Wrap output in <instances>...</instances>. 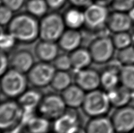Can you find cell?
Returning a JSON list of instances; mask_svg holds the SVG:
<instances>
[{
	"label": "cell",
	"instance_id": "6da1fadb",
	"mask_svg": "<svg viewBox=\"0 0 134 133\" xmlns=\"http://www.w3.org/2000/svg\"><path fill=\"white\" fill-rule=\"evenodd\" d=\"M8 32L17 42L32 43L40 37V22L30 14H21L14 16L8 25Z\"/></svg>",
	"mask_w": 134,
	"mask_h": 133
},
{
	"label": "cell",
	"instance_id": "7a4b0ae2",
	"mask_svg": "<svg viewBox=\"0 0 134 133\" xmlns=\"http://www.w3.org/2000/svg\"><path fill=\"white\" fill-rule=\"evenodd\" d=\"M111 107L108 93L98 89L86 93L81 107L86 115L94 118L105 116Z\"/></svg>",
	"mask_w": 134,
	"mask_h": 133
},
{
	"label": "cell",
	"instance_id": "3957f363",
	"mask_svg": "<svg viewBox=\"0 0 134 133\" xmlns=\"http://www.w3.org/2000/svg\"><path fill=\"white\" fill-rule=\"evenodd\" d=\"M28 83L27 76L24 73L11 68L1 75L2 93L10 99L18 98L27 90Z\"/></svg>",
	"mask_w": 134,
	"mask_h": 133
},
{
	"label": "cell",
	"instance_id": "277c9868",
	"mask_svg": "<svg viewBox=\"0 0 134 133\" xmlns=\"http://www.w3.org/2000/svg\"><path fill=\"white\" fill-rule=\"evenodd\" d=\"M65 27L63 16L54 13L47 14L40 22V38L45 41L58 42Z\"/></svg>",
	"mask_w": 134,
	"mask_h": 133
},
{
	"label": "cell",
	"instance_id": "5b68a950",
	"mask_svg": "<svg viewBox=\"0 0 134 133\" xmlns=\"http://www.w3.org/2000/svg\"><path fill=\"white\" fill-rule=\"evenodd\" d=\"M23 109L13 99L2 101L0 105V127L3 131L15 129L22 123Z\"/></svg>",
	"mask_w": 134,
	"mask_h": 133
},
{
	"label": "cell",
	"instance_id": "8992f818",
	"mask_svg": "<svg viewBox=\"0 0 134 133\" xmlns=\"http://www.w3.org/2000/svg\"><path fill=\"white\" fill-rule=\"evenodd\" d=\"M115 49L112 38L107 35L97 37L88 48L93 62L97 64L109 62L113 58Z\"/></svg>",
	"mask_w": 134,
	"mask_h": 133
},
{
	"label": "cell",
	"instance_id": "52a82bcc",
	"mask_svg": "<svg viewBox=\"0 0 134 133\" xmlns=\"http://www.w3.org/2000/svg\"><path fill=\"white\" fill-rule=\"evenodd\" d=\"M66 108L61 95L49 94L43 96L37 110L39 115L54 121L65 112Z\"/></svg>",
	"mask_w": 134,
	"mask_h": 133
},
{
	"label": "cell",
	"instance_id": "ba28073f",
	"mask_svg": "<svg viewBox=\"0 0 134 133\" xmlns=\"http://www.w3.org/2000/svg\"><path fill=\"white\" fill-rule=\"evenodd\" d=\"M57 70L50 63H35L27 73L28 83L35 88H43L51 84Z\"/></svg>",
	"mask_w": 134,
	"mask_h": 133
},
{
	"label": "cell",
	"instance_id": "9c48e42d",
	"mask_svg": "<svg viewBox=\"0 0 134 133\" xmlns=\"http://www.w3.org/2000/svg\"><path fill=\"white\" fill-rule=\"evenodd\" d=\"M83 12L85 26L88 29L99 31L107 27L106 23L109 13L106 6L97 3L91 4L86 7Z\"/></svg>",
	"mask_w": 134,
	"mask_h": 133
},
{
	"label": "cell",
	"instance_id": "30bf717a",
	"mask_svg": "<svg viewBox=\"0 0 134 133\" xmlns=\"http://www.w3.org/2000/svg\"><path fill=\"white\" fill-rule=\"evenodd\" d=\"M111 120L116 132L130 133L134 130V107L127 105L116 108Z\"/></svg>",
	"mask_w": 134,
	"mask_h": 133
},
{
	"label": "cell",
	"instance_id": "8fae6325",
	"mask_svg": "<svg viewBox=\"0 0 134 133\" xmlns=\"http://www.w3.org/2000/svg\"><path fill=\"white\" fill-rule=\"evenodd\" d=\"M75 74V84L86 92L98 89L100 86V75L95 69L87 68L76 70Z\"/></svg>",
	"mask_w": 134,
	"mask_h": 133
},
{
	"label": "cell",
	"instance_id": "7c38bea8",
	"mask_svg": "<svg viewBox=\"0 0 134 133\" xmlns=\"http://www.w3.org/2000/svg\"><path fill=\"white\" fill-rule=\"evenodd\" d=\"M75 109L69 108L53 121L52 129L56 133H73L80 127V119Z\"/></svg>",
	"mask_w": 134,
	"mask_h": 133
},
{
	"label": "cell",
	"instance_id": "4fadbf2b",
	"mask_svg": "<svg viewBox=\"0 0 134 133\" xmlns=\"http://www.w3.org/2000/svg\"><path fill=\"white\" fill-rule=\"evenodd\" d=\"M132 22L128 13L114 11L109 14L106 27L109 32L114 34L128 32L132 27Z\"/></svg>",
	"mask_w": 134,
	"mask_h": 133
},
{
	"label": "cell",
	"instance_id": "5bb4252c",
	"mask_svg": "<svg viewBox=\"0 0 134 133\" xmlns=\"http://www.w3.org/2000/svg\"><path fill=\"white\" fill-rule=\"evenodd\" d=\"M9 60L11 68L24 74H27L35 64L32 53L27 49L14 52L9 57Z\"/></svg>",
	"mask_w": 134,
	"mask_h": 133
},
{
	"label": "cell",
	"instance_id": "9a60e30c",
	"mask_svg": "<svg viewBox=\"0 0 134 133\" xmlns=\"http://www.w3.org/2000/svg\"><path fill=\"white\" fill-rule=\"evenodd\" d=\"M122 65L116 59L113 65L110 64L108 68L104 70L100 75V86L107 92L115 88L119 85L120 77L119 73Z\"/></svg>",
	"mask_w": 134,
	"mask_h": 133
},
{
	"label": "cell",
	"instance_id": "2e32d148",
	"mask_svg": "<svg viewBox=\"0 0 134 133\" xmlns=\"http://www.w3.org/2000/svg\"><path fill=\"white\" fill-rule=\"evenodd\" d=\"M59 47L55 42L41 39L35 47V55L40 62L50 63L58 55Z\"/></svg>",
	"mask_w": 134,
	"mask_h": 133
},
{
	"label": "cell",
	"instance_id": "e0dca14e",
	"mask_svg": "<svg viewBox=\"0 0 134 133\" xmlns=\"http://www.w3.org/2000/svg\"><path fill=\"white\" fill-rule=\"evenodd\" d=\"M86 93V92L78 85L72 84L61 92V96L67 107L76 109L82 107Z\"/></svg>",
	"mask_w": 134,
	"mask_h": 133
},
{
	"label": "cell",
	"instance_id": "ac0fdd59",
	"mask_svg": "<svg viewBox=\"0 0 134 133\" xmlns=\"http://www.w3.org/2000/svg\"><path fill=\"white\" fill-rule=\"evenodd\" d=\"M82 42V37L78 30H65L58 41V46L64 51L72 52L77 49Z\"/></svg>",
	"mask_w": 134,
	"mask_h": 133
},
{
	"label": "cell",
	"instance_id": "d6986e66",
	"mask_svg": "<svg viewBox=\"0 0 134 133\" xmlns=\"http://www.w3.org/2000/svg\"><path fill=\"white\" fill-rule=\"evenodd\" d=\"M43 96L37 89H27L18 98L17 101L24 112L34 113L38 108Z\"/></svg>",
	"mask_w": 134,
	"mask_h": 133
},
{
	"label": "cell",
	"instance_id": "ffe728a7",
	"mask_svg": "<svg viewBox=\"0 0 134 133\" xmlns=\"http://www.w3.org/2000/svg\"><path fill=\"white\" fill-rule=\"evenodd\" d=\"M107 93L111 106L116 108L129 105L132 100V91L121 84Z\"/></svg>",
	"mask_w": 134,
	"mask_h": 133
},
{
	"label": "cell",
	"instance_id": "44dd1931",
	"mask_svg": "<svg viewBox=\"0 0 134 133\" xmlns=\"http://www.w3.org/2000/svg\"><path fill=\"white\" fill-rule=\"evenodd\" d=\"M87 133H115L111 118L105 116L91 118L85 128Z\"/></svg>",
	"mask_w": 134,
	"mask_h": 133
},
{
	"label": "cell",
	"instance_id": "7402d4cb",
	"mask_svg": "<svg viewBox=\"0 0 134 133\" xmlns=\"http://www.w3.org/2000/svg\"><path fill=\"white\" fill-rule=\"evenodd\" d=\"M51 121L42 116H30L24 120L23 124L28 133H49Z\"/></svg>",
	"mask_w": 134,
	"mask_h": 133
},
{
	"label": "cell",
	"instance_id": "603a6c76",
	"mask_svg": "<svg viewBox=\"0 0 134 133\" xmlns=\"http://www.w3.org/2000/svg\"><path fill=\"white\" fill-rule=\"evenodd\" d=\"M70 56L72 66L76 70H79L89 67L93 61L89 50L79 47L71 52Z\"/></svg>",
	"mask_w": 134,
	"mask_h": 133
},
{
	"label": "cell",
	"instance_id": "cb8c5ba5",
	"mask_svg": "<svg viewBox=\"0 0 134 133\" xmlns=\"http://www.w3.org/2000/svg\"><path fill=\"white\" fill-rule=\"evenodd\" d=\"M64 21L68 29L78 30L85 26L84 12L81 11L77 7L67 10L63 16Z\"/></svg>",
	"mask_w": 134,
	"mask_h": 133
},
{
	"label": "cell",
	"instance_id": "d4e9b609",
	"mask_svg": "<svg viewBox=\"0 0 134 133\" xmlns=\"http://www.w3.org/2000/svg\"><path fill=\"white\" fill-rule=\"evenodd\" d=\"M72 83V79L68 71L57 70L51 81L50 86L56 92H62Z\"/></svg>",
	"mask_w": 134,
	"mask_h": 133
},
{
	"label": "cell",
	"instance_id": "484cf974",
	"mask_svg": "<svg viewBox=\"0 0 134 133\" xmlns=\"http://www.w3.org/2000/svg\"><path fill=\"white\" fill-rule=\"evenodd\" d=\"M48 8L49 7L45 0H28L26 4L28 13L36 18L45 16Z\"/></svg>",
	"mask_w": 134,
	"mask_h": 133
},
{
	"label": "cell",
	"instance_id": "4316f807",
	"mask_svg": "<svg viewBox=\"0 0 134 133\" xmlns=\"http://www.w3.org/2000/svg\"><path fill=\"white\" fill-rule=\"evenodd\" d=\"M119 77L122 85L134 92V64L122 66L119 73Z\"/></svg>",
	"mask_w": 134,
	"mask_h": 133
},
{
	"label": "cell",
	"instance_id": "83f0119b",
	"mask_svg": "<svg viewBox=\"0 0 134 133\" xmlns=\"http://www.w3.org/2000/svg\"><path fill=\"white\" fill-rule=\"evenodd\" d=\"M111 38L115 47L118 51L132 46L133 37L128 32L115 33Z\"/></svg>",
	"mask_w": 134,
	"mask_h": 133
},
{
	"label": "cell",
	"instance_id": "f1b7e54d",
	"mask_svg": "<svg viewBox=\"0 0 134 133\" xmlns=\"http://www.w3.org/2000/svg\"><path fill=\"white\" fill-rule=\"evenodd\" d=\"M116 59L122 66L134 64V46H130L118 50Z\"/></svg>",
	"mask_w": 134,
	"mask_h": 133
},
{
	"label": "cell",
	"instance_id": "f546056e",
	"mask_svg": "<svg viewBox=\"0 0 134 133\" xmlns=\"http://www.w3.org/2000/svg\"><path fill=\"white\" fill-rule=\"evenodd\" d=\"M53 66L57 70L68 71L72 68L69 55L58 54L53 61Z\"/></svg>",
	"mask_w": 134,
	"mask_h": 133
},
{
	"label": "cell",
	"instance_id": "4dcf8cb0",
	"mask_svg": "<svg viewBox=\"0 0 134 133\" xmlns=\"http://www.w3.org/2000/svg\"><path fill=\"white\" fill-rule=\"evenodd\" d=\"M17 42L13 35L10 33L4 32L1 29V39H0V46H1V51L7 52V51L13 48L15 46V43Z\"/></svg>",
	"mask_w": 134,
	"mask_h": 133
},
{
	"label": "cell",
	"instance_id": "1f68e13d",
	"mask_svg": "<svg viewBox=\"0 0 134 133\" xmlns=\"http://www.w3.org/2000/svg\"><path fill=\"white\" fill-rule=\"evenodd\" d=\"M111 4L114 11L128 13L134 7V0H112Z\"/></svg>",
	"mask_w": 134,
	"mask_h": 133
},
{
	"label": "cell",
	"instance_id": "d6a6232c",
	"mask_svg": "<svg viewBox=\"0 0 134 133\" xmlns=\"http://www.w3.org/2000/svg\"><path fill=\"white\" fill-rule=\"evenodd\" d=\"M14 11L6 6L2 5L0 8V22L2 27L8 25L14 18Z\"/></svg>",
	"mask_w": 134,
	"mask_h": 133
},
{
	"label": "cell",
	"instance_id": "836d02e7",
	"mask_svg": "<svg viewBox=\"0 0 134 133\" xmlns=\"http://www.w3.org/2000/svg\"><path fill=\"white\" fill-rule=\"evenodd\" d=\"M25 0H2V5L8 7L14 12L18 11L22 8Z\"/></svg>",
	"mask_w": 134,
	"mask_h": 133
},
{
	"label": "cell",
	"instance_id": "e575fe53",
	"mask_svg": "<svg viewBox=\"0 0 134 133\" xmlns=\"http://www.w3.org/2000/svg\"><path fill=\"white\" fill-rule=\"evenodd\" d=\"M10 66V60L9 58L7 55L6 52L4 51H1V76L4 74L7 70L9 69V67Z\"/></svg>",
	"mask_w": 134,
	"mask_h": 133
},
{
	"label": "cell",
	"instance_id": "d590c367",
	"mask_svg": "<svg viewBox=\"0 0 134 133\" xmlns=\"http://www.w3.org/2000/svg\"><path fill=\"white\" fill-rule=\"evenodd\" d=\"M45 1L49 7V8L57 10L61 8L65 5L66 0H45Z\"/></svg>",
	"mask_w": 134,
	"mask_h": 133
},
{
	"label": "cell",
	"instance_id": "8d00e7d4",
	"mask_svg": "<svg viewBox=\"0 0 134 133\" xmlns=\"http://www.w3.org/2000/svg\"><path fill=\"white\" fill-rule=\"evenodd\" d=\"M93 0H69L71 4L77 8L80 7H87L91 4Z\"/></svg>",
	"mask_w": 134,
	"mask_h": 133
},
{
	"label": "cell",
	"instance_id": "74e56055",
	"mask_svg": "<svg viewBox=\"0 0 134 133\" xmlns=\"http://www.w3.org/2000/svg\"><path fill=\"white\" fill-rule=\"evenodd\" d=\"M95 1H96L95 3L106 6V5L108 4H111L112 0H95Z\"/></svg>",
	"mask_w": 134,
	"mask_h": 133
},
{
	"label": "cell",
	"instance_id": "f35d334b",
	"mask_svg": "<svg viewBox=\"0 0 134 133\" xmlns=\"http://www.w3.org/2000/svg\"><path fill=\"white\" fill-rule=\"evenodd\" d=\"M3 133H21V132L20 129H19V127H17L15 128V129L4 131Z\"/></svg>",
	"mask_w": 134,
	"mask_h": 133
},
{
	"label": "cell",
	"instance_id": "ab89813d",
	"mask_svg": "<svg viewBox=\"0 0 134 133\" xmlns=\"http://www.w3.org/2000/svg\"><path fill=\"white\" fill-rule=\"evenodd\" d=\"M128 14L131 20H132L133 22H134V7H133L132 9H131L128 12Z\"/></svg>",
	"mask_w": 134,
	"mask_h": 133
},
{
	"label": "cell",
	"instance_id": "60d3db41",
	"mask_svg": "<svg viewBox=\"0 0 134 133\" xmlns=\"http://www.w3.org/2000/svg\"><path fill=\"white\" fill-rule=\"evenodd\" d=\"M73 133H87V132H86V130L85 129H83V128L80 127Z\"/></svg>",
	"mask_w": 134,
	"mask_h": 133
},
{
	"label": "cell",
	"instance_id": "b9f144b4",
	"mask_svg": "<svg viewBox=\"0 0 134 133\" xmlns=\"http://www.w3.org/2000/svg\"><path fill=\"white\" fill-rule=\"evenodd\" d=\"M130 133H134V130H133V131H132V132H130Z\"/></svg>",
	"mask_w": 134,
	"mask_h": 133
},
{
	"label": "cell",
	"instance_id": "7bdbcfd3",
	"mask_svg": "<svg viewBox=\"0 0 134 133\" xmlns=\"http://www.w3.org/2000/svg\"><path fill=\"white\" fill-rule=\"evenodd\" d=\"M133 32H134V25L133 26Z\"/></svg>",
	"mask_w": 134,
	"mask_h": 133
},
{
	"label": "cell",
	"instance_id": "ee69618b",
	"mask_svg": "<svg viewBox=\"0 0 134 133\" xmlns=\"http://www.w3.org/2000/svg\"><path fill=\"white\" fill-rule=\"evenodd\" d=\"M52 133H56V132H53Z\"/></svg>",
	"mask_w": 134,
	"mask_h": 133
}]
</instances>
